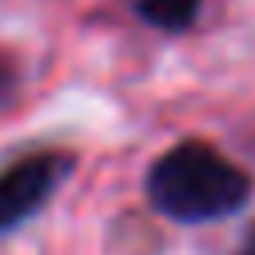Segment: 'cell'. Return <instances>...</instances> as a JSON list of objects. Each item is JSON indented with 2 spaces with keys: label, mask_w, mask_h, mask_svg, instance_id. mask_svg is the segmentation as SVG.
Listing matches in <instances>:
<instances>
[{
  "label": "cell",
  "mask_w": 255,
  "mask_h": 255,
  "mask_svg": "<svg viewBox=\"0 0 255 255\" xmlns=\"http://www.w3.org/2000/svg\"><path fill=\"white\" fill-rule=\"evenodd\" d=\"M235 255H255V227L247 231V239H243V247H239Z\"/></svg>",
  "instance_id": "obj_4"
},
{
  "label": "cell",
  "mask_w": 255,
  "mask_h": 255,
  "mask_svg": "<svg viewBox=\"0 0 255 255\" xmlns=\"http://www.w3.org/2000/svg\"><path fill=\"white\" fill-rule=\"evenodd\" d=\"M68 171H72V159L60 151H36L8 163L0 171V235L20 227L28 215H36Z\"/></svg>",
  "instance_id": "obj_2"
},
{
  "label": "cell",
  "mask_w": 255,
  "mask_h": 255,
  "mask_svg": "<svg viewBox=\"0 0 255 255\" xmlns=\"http://www.w3.org/2000/svg\"><path fill=\"white\" fill-rule=\"evenodd\" d=\"M135 8H139V16L147 24H155L163 32H179V28H187L195 20L199 0H135Z\"/></svg>",
  "instance_id": "obj_3"
},
{
  "label": "cell",
  "mask_w": 255,
  "mask_h": 255,
  "mask_svg": "<svg viewBox=\"0 0 255 255\" xmlns=\"http://www.w3.org/2000/svg\"><path fill=\"white\" fill-rule=\"evenodd\" d=\"M247 191L251 179L227 155H219L211 143L199 139L175 143L147 171V199L155 203V211L179 223L223 219L247 203Z\"/></svg>",
  "instance_id": "obj_1"
}]
</instances>
